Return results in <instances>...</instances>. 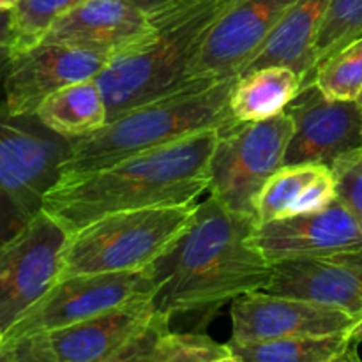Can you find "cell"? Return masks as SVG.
Masks as SVG:
<instances>
[{
	"mask_svg": "<svg viewBox=\"0 0 362 362\" xmlns=\"http://www.w3.org/2000/svg\"><path fill=\"white\" fill-rule=\"evenodd\" d=\"M257 218L209 194L189 228L156 264L152 300L166 317L211 315L228 300L264 290L272 264L253 244Z\"/></svg>",
	"mask_w": 362,
	"mask_h": 362,
	"instance_id": "cell-1",
	"label": "cell"
},
{
	"mask_svg": "<svg viewBox=\"0 0 362 362\" xmlns=\"http://www.w3.org/2000/svg\"><path fill=\"white\" fill-rule=\"evenodd\" d=\"M219 133L204 131L108 168L60 175L45 197L42 211L73 233L113 212L194 204L209 191Z\"/></svg>",
	"mask_w": 362,
	"mask_h": 362,
	"instance_id": "cell-2",
	"label": "cell"
},
{
	"mask_svg": "<svg viewBox=\"0 0 362 362\" xmlns=\"http://www.w3.org/2000/svg\"><path fill=\"white\" fill-rule=\"evenodd\" d=\"M232 0H172L151 11L152 28L110 55L95 80L108 120L184 87L205 37Z\"/></svg>",
	"mask_w": 362,
	"mask_h": 362,
	"instance_id": "cell-3",
	"label": "cell"
},
{
	"mask_svg": "<svg viewBox=\"0 0 362 362\" xmlns=\"http://www.w3.org/2000/svg\"><path fill=\"white\" fill-rule=\"evenodd\" d=\"M237 78H194L184 87L112 117L101 129L73 144L62 175L95 172L204 131L235 126L230 92Z\"/></svg>",
	"mask_w": 362,
	"mask_h": 362,
	"instance_id": "cell-4",
	"label": "cell"
},
{
	"mask_svg": "<svg viewBox=\"0 0 362 362\" xmlns=\"http://www.w3.org/2000/svg\"><path fill=\"white\" fill-rule=\"evenodd\" d=\"M197 211L198 202L103 216L71 233L60 258L59 278L151 267L175 246Z\"/></svg>",
	"mask_w": 362,
	"mask_h": 362,
	"instance_id": "cell-5",
	"label": "cell"
},
{
	"mask_svg": "<svg viewBox=\"0 0 362 362\" xmlns=\"http://www.w3.org/2000/svg\"><path fill=\"white\" fill-rule=\"evenodd\" d=\"M74 140L49 131L35 115H14L0 103V244L42 211L62 175Z\"/></svg>",
	"mask_w": 362,
	"mask_h": 362,
	"instance_id": "cell-6",
	"label": "cell"
},
{
	"mask_svg": "<svg viewBox=\"0 0 362 362\" xmlns=\"http://www.w3.org/2000/svg\"><path fill=\"white\" fill-rule=\"evenodd\" d=\"M292 134L286 112L221 131L211 158L209 194L232 211L255 216V202L285 163Z\"/></svg>",
	"mask_w": 362,
	"mask_h": 362,
	"instance_id": "cell-7",
	"label": "cell"
},
{
	"mask_svg": "<svg viewBox=\"0 0 362 362\" xmlns=\"http://www.w3.org/2000/svg\"><path fill=\"white\" fill-rule=\"evenodd\" d=\"M154 288L152 265L141 271L59 278L34 306L4 332L2 349L23 338L69 327L140 296H152Z\"/></svg>",
	"mask_w": 362,
	"mask_h": 362,
	"instance_id": "cell-8",
	"label": "cell"
},
{
	"mask_svg": "<svg viewBox=\"0 0 362 362\" xmlns=\"http://www.w3.org/2000/svg\"><path fill=\"white\" fill-rule=\"evenodd\" d=\"M71 233L41 211L23 230L0 244V325L4 332L59 279Z\"/></svg>",
	"mask_w": 362,
	"mask_h": 362,
	"instance_id": "cell-9",
	"label": "cell"
},
{
	"mask_svg": "<svg viewBox=\"0 0 362 362\" xmlns=\"http://www.w3.org/2000/svg\"><path fill=\"white\" fill-rule=\"evenodd\" d=\"M293 122L286 148L290 165L332 166L362 151V110L356 99H329L317 83L299 90L285 110Z\"/></svg>",
	"mask_w": 362,
	"mask_h": 362,
	"instance_id": "cell-10",
	"label": "cell"
},
{
	"mask_svg": "<svg viewBox=\"0 0 362 362\" xmlns=\"http://www.w3.org/2000/svg\"><path fill=\"white\" fill-rule=\"evenodd\" d=\"M299 0H232L205 37L189 78L226 80L243 74Z\"/></svg>",
	"mask_w": 362,
	"mask_h": 362,
	"instance_id": "cell-11",
	"label": "cell"
},
{
	"mask_svg": "<svg viewBox=\"0 0 362 362\" xmlns=\"http://www.w3.org/2000/svg\"><path fill=\"white\" fill-rule=\"evenodd\" d=\"M357 322L352 315L327 304L257 290L232 300L230 341L338 334L352 331Z\"/></svg>",
	"mask_w": 362,
	"mask_h": 362,
	"instance_id": "cell-12",
	"label": "cell"
},
{
	"mask_svg": "<svg viewBox=\"0 0 362 362\" xmlns=\"http://www.w3.org/2000/svg\"><path fill=\"white\" fill-rule=\"evenodd\" d=\"M110 60V53L80 46L39 42L13 59L4 83V105L14 115H35L46 98L78 83L94 80Z\"/></svg>",
	"mask_w": 362,
	"mask_h": 362,
	"instance_id": "cell-13",
	"label": "cell"
},
{
	"mask_svg": "<svg viewBox=\"0 0 362 362\" xmlns=\"http://www.w3.org/2000/svg\"><path fill=\"white\" fill-rule=\"evenodd\" d=\"M255 246L271 264L362 250V226L336 198L320 211L257 225Z\"/></svg>",
	"mask_w": 362,
	"mask_h": 362,
	"instance_id": "cell-14",
	"label": "cell"
},
{
	"mask_svg": "<svg viewBox=\"0 0 362 362\" xmlns=\"http://www.w3.org/2000/svg\"><path fill=\"white\" fill-rule=\"evenodd\" d=\"M264 290L327 304L362 320V250L274 262Z\"/></svg>",
	"mask_w": 362,
	"mask_h": 362,
	"instance_id": "cell-15",
	"label": "cell"
},
{
	"mask_svg": "<svg viewBox=\"0 0 362 362\" xmlns=\"http://www.w3.org/2000/svg\"><path fill=\"white\" fill-rule=\"evenodd\" d=\"M156 317L152 296H140L46 336L60 362H105L136 339Z\"/></svg>",
	"mask_w": 362,
	"mask_h": 362,
	"instance_id": "cell-16",
	"label": "cell"
},
{
	"mask_svg": "<svg viewBox=\"0 0 362 362\" xmlns=\"http://www.w3.org/2000/svg\"><path fill=\"white\" fill-rule=\"evenodd\" d=\"M151 28L148 13L133 0H90L60 16L41 42L80 46L112 55Z\"/></svg>",
	"mask_w": 362,
	"mask_h": 362,
	"instance_id": "cell-17",
	"label": "cell"
},
{
	"mask_svg": "<svg viewBox=\"0 0 362 362\" xmlns=\"http://www.w3.org/2000/svg\"><path fill=\"white\" fill-rule=\"evenodd\" d=\"M338 198L334 173L322 165L281 166L255 202L258 225L320 211Z\"/></svg>",
	"mask_w": 362,
	"mask_h": 362,
	"instance_id": "cell-18",
	"label": "cell"
},
{
	"mask_svg": "<svg viewBox=\"0 0 362 362\" xmlns=\"http://www.w3.org/2000/svg\"><path fill=\"white\" fill-rule=\"evenodd\" d=\"M329 4L331 0H299L286 13L257 57L247 64L243 74L258 67L279 64L292 67L300 74V88L313 83V48Z\"/></svg>",
	"mask_w": 362,
	"mask_h": 362,
	"instance_id": "cell-19",
	"label": "cell"
},
{
	"mask_svg": "<svg viewBox=\"0 0 362 362\" xmlns=\"http://www.w3.org/2000/svg\"><path fill=\"white\" fill-rule=\"evenodd\" d=\"M303 78L288 66L258 67L237 76L230 92V113L237 124L260 122L286 110L299 94Z\"/></svg>",
	"mask_w": 362,
	"mask_h": 362,
	"instance_id": "cell-20",
	"label": "cell"
},
{
	"mask_svg": "<svg viewBox=\"0 0 362 362\" xmlns=\"http://www.w3.org/2000/svg\"><path fill=\"white\" fill-rule=\"evenodd\" d=\"M35 117L49 131L76 141L108 122V106L94 78L78 81L46 98Z\"/></svg>",
	"mask_w": 362,
	"mask_h": 362,
	"instance_id": "cell-21",
	"label": "cell"
},
{
	"mask_svg": "<svg viewBox=\"0 0 362 362\" xmlns=\"http://www.w3.org/2000/svg\"><path fill=\"white\" fill-rule=\"evenodd\" d=\"M356 341L352 331L325 336H292L267 341L233 343L230 352L240 362H324L345 352Z\"/></svg>",
	"mask_w": 362,
	"mask_h": 362,
	"instance_id": "cell-22",
	"label": "cell"
},
{
	"mask_svg": "<svg viewBox=\"0 0 362 362\" xmlns=\"http://www.w3.org/2000/svg\"><path fill=\"white\" fill-rule=\"evenodd\" d=\"M85 2L90 0H20L11 11L13 59L37 46L60 16Z\"/></svg>",
	"mask_w": 362,
	"mask_h": 362,
	"instance_id": "cell-23",
	"label": "cell"
},
{
	"mask_svg": "<svg viewBox=\"0 0 362 362\" xmlns=\"http://www.w3.org/2000/svg\"><path fill=\"white\" fill-rule=\"evenodd\" d=\"M359 37H362V0H331L315 41V71L324 60Z\"/></svg>",
	"mask_w": 362,
	"mask_h": 362,
	"instance_id": "cell-24",
	"label": "cell"
},
{
	"mask_svg": "<svg viewBox=\"0 0 362 362\" xmlns=\"http://www.w3.org/2000/svg\"><path fill=\"white\" fill-rule=\"evenodd\" d=\"M313 81L329 99H357L362 90V37L324 60Z\"/></svg>",
	"mask_w": 362,
	"mask_h": 362,
	"instance_id": "cell-25",
	"label": "cell"
},
{
	"mask_svg": "<svg viewBox=\"0 0 362 362\" xmlns=\"http://www.w3.org/2000/svg\"><path fill=\"white\" fill-rule=\"evenodd\" d=\"M228 343H219L204 332H165L152 362H216L230 356Z\"/></svg>",
	"mask_w": 362,
	"mask_h": 362,
	"instance_id": "cell-26",
	"label": "cell"
},
{
	"mask_svg": "<svg viewBox=\"0 0 362 362\" xmlns=\"http://www.w3.org/2000/svg\"><path fill=\"white\" fill-rule=\"evenodd\" d=\"M338 198L362 226V151L346 156L332 166Z\"/></svg>",
	"mask_w": 362,
	"mask_h": 362,
	"instance_id": "cell-27",
	"label": "cell"
},
{
	"mask_svg": "<svg viewBox=\"0 0 362 362\" xmlns=\"http://www.w3.org/2000/svg\"><path fill=\"white\" fill-rule=\"evenodd\" d=\"M170 320L172 318L158 311L154 322L136 339H133L126 349L105 362H152L159 339L165 332L170 331Z\"/></svg>",
	"mask_w": 362,
	"mask_h": 362,
	"instance_id": "cell-28",
	"label": "cell"
},
{
	"mask_svg": "<svg viewBox=\"0 0 362 362\" xmlns=\"http://www.w3.org/2000/svg\"><path fill=\"white\" fill-rule=\"evenodd\" d=\"M0 362H60L46 334H35L0 350Z\"/></svg>",
	"mask_w": 362,
	"mask_h": 362,
	"instance_id": "cell-29",
	"label": "cell"
},
{
	"mask_svg": "<svg viewBox=\"0 0 362 362\" xmlns=\"http://www.w3.org/2000/svg\"><path fill=\"white\" fill-rule=\"evenodd\" d=\"M11 64H13V52H11V11H0V90H2V94Z\"/></svg>",
	"mask_w": 362,
	"mask_h": 362,
	"instance_id": "cell-30",
	"label": "cell"
},
{
	"mask_svg": "<svg viewBox=\"0 0 362 362\" xmlns=\"http://www.w3.org/2000/svg\"><path fill=\"white\" fill-rule=\"evenodd\" d=\"M359 343H361L359 339H356V341H354L345 352H341L339 356L332 357V359L324 361V362H362V357L359 354Z\"/></svg>",
	"mask_w": 362,
	"mask_h": 362,
	"instance_id": "cell-31",
	"label": "cell"
},
{
	"mask_svg": "<svg viewBox=\"0 0 362 362\" xmlns=\"http://www.w3.org/2000/svg\"><path fill=\"white\" fill-rule=\"evenodd\" d=\"M138 7L145 11V13H151V11L158 9V7L165 6V4L172 2V0H133Z\"/></svg>",
	"mask_w": 362,
	"mask_h": 362,
	"instance_id": "cell-32",
	"label": "cell"
},
{
	"mask_svg": "<svg viewBox=\"0 0 362 362\" xmlns=\"http://www.w3.org/2000/svg\"><path fill=\"white\" fill-rule=\"evenodd\" d=\"M20 0H0V11H13Z\"/></svg>",
	"mask_w": 362,
	"mask_h": 362,
	"instance_id": "cell-33",
	"label": "cell"
},
{
	"mask_svg": "<svg viewBox=\"0 0 362 362\" xmlns=\"http://www.w3.org/2000/svg\"><path fill=\"white\" fill-rule=\"evenodd\" d=\"M352 334H354V338L359 339V341H362V320L357 322L356 327L352 329Z\"/></svg>",
	"mask_w": 362,
	"mask_h": 362,
	"instance_id": "cell-34",
	"label": "cell"
},
{
	"mask_svg": "<svg viewBox=\"0 0 362 362\" xmlns=\"http://www.w3.org/2000/svg\"><path fill=\"white\" fill-rule=\"evenodd\" d=\"M216 362H240L239 359H237L235 356H233V354H230V356H225V357H221V359H218Z\"/></svg>",
	"mask_w": 362,
	"mask_h": 362,
	"instance_id": "cell-35",
	"label": "cell"
},
{
	"mask_svg": "<svg viewBox=\"0 0 362 362\" xmlns=\"http://www.w3.org/2000/svg\"><path fill=\"white\" fill-rule=\"evenodd\" d=\"M2 345H4V329L2 325H0V349H2Z\"/></svg>",
	"mask_w": 362,
	"mask_h": 362,
	"instance_id": "cell-36",
	"label": "cell"
},
{
	"mask_svg": "<svg viewBox=\"0 0 362 362\" xmlns=\"http://www.w3.org/2000/svg\"><path fill=\"white\" fill-rule=\"evenodd\" d=\"M357 103H359V106H361V110H362V90L359 92V95H357V99H356Z\"/></svg>",
	"mask_w": 362,
	"mask_h": 362,
	"instance_id": "cell-37",
	"label": "cell"
}]
</instances>
